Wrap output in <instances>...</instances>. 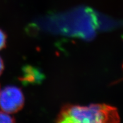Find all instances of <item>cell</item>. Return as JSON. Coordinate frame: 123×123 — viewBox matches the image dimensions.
<instances>
[{
  "label": "cell",
  "instance_id": "1",
  "mask_svg": "<svg viewBox=\"0 0 123 123\" xmlns=\"http://www.w3.org/2000/svg\"><path fill=\"white\" fill-rule=\"evenodd\" d=\"M117 110L102 104L64 105L58 115L56 123H119Z\"/></svg>",
  "mask_w": 123,
  "mask_h": 123
},
{
  "label": "cell",
  "instance_id": "2",
  "mask_svg": "<svg viewBox=\"0 0 123 123\" xmlns=\"http://www.w3.org/2000/svg\"><path fill=\"white\" fill-rule=\"evenodd\" d=\"M25 104L24 93L19 88L8 86L0 91V108L7 113H17Z\"/></svg>",
  "mask_w": 123,
  "mask_h": 123
},
{
  "label": "cell",
  "instance_id": "3",
  "mask_svg": "<svg viewBox=\"0 0 123 123\" xmlns=\"http://www.w3.org/2000/svg\"><path fill=\"white\" fill-rule=\"evenodd\" d=\"M23 75L21 78L24 83H37L41 82L44 76L39 70L30 66H27L23 70Z\"/></svg>",
  "mask_w": 123,
  "mask_h": 123
},
{
  "label": "cell",
  "instance_id": "4",
  "mask_svg": "<svg viewBox=\"0 0 123 123\" xmlns=\"http://www.w3.org/2000/svg\"><path fill=\"white\" fill-rule=\"evenodd\" d=\"M0 123H15V119L9 113L0 111Z\"/></svg>",
  "mask_w": 123,
  "mask_h": 123
},
{
  "label": "cell",
  "instance_id": "5",
  "mask_svg": "<svg viewBox=\"0 0 123 123\" xmlns=\"http://www.w3.org/2000/svg\"><path fill=\"white\" fill-rule=\"evenodd\" d=\"M7 35L6 33L0 29V50L4 49L6 45Z\"/></svg>",
  "mask_w": 123,
  "mask_h": 123
},
{
  "label": "cell",
  "instance_id": "6",
  "mask_svg": "<svg viewBox=\"0 0 123 123\" xmlns=\"http://www.w3.org/2000/svg\"><path fill=\"white\" fill-rule=\"evenodd\" d=\"M4 70V64L2 58L0 56V75L2 74L3 71Z\"/></svg>",
  "mask_w": 123,
  "mask_h": 123
}]
</instances>
